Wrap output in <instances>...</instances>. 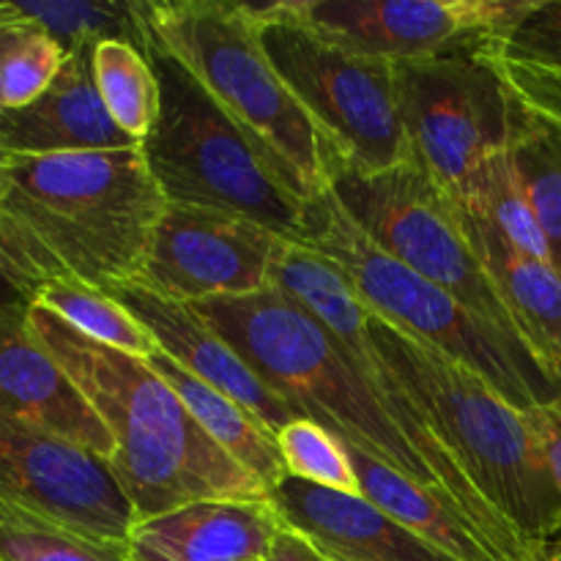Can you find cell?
I'll return each instance as SVG.
<instances>
[{"label":"cell","instance_id":"31","mask_svg":"<svg viewBox=\"0 0 561 561\" xmlns=\"http://www.w3.org/2000/svg\"><path fill=\"white\" fill-rule=\"evenodd\" d=\"M502 60L561 71V0H535L504 38Z\"/></svg>","mask_w":561,"mask_h":561},{"label":"cell","instance_id":"10","mask_svg":"<svg viewBox=\"0 0 561 561\" xmlns=\"http://www.w3.org/2000/svg\"><path fill=\"white\" fill-rule=\"evenodd\" d=\"M274 288L283 290L285 296L296 301L301 310L310 312L329 334L340 343V348L351 356L356 370L370 381L376 394L381 398L383 409L394 420V425L403 431V436L414 444L416 453L431 463L442 485L447 488L455 510L460 518L471 526L480 537H485L499 553L507 561H551V546L546 551H535L520 540L518 531L491 507L469 471L458 463L453 453L438 442L436 433L431 431L422 411L416 409L414 400L403 389V383L389 370L387 359L378 351L376 340L367 323V307L362 305L343 279V274L318 255L310 247L285 244L274 263Z\"/></svg>","mask_w":561,"mask_h":561},{"label":"cell","instance_id":"4","mask_svg":"<svg viewBox=\"0 0 561 561\" xmlns=\"http://www.w3.org/2000/svg\"><path fill=\"white\" fill-rule=\"evenodd\" d=\"M192 307L299 416L318 422L348 447L425 488L460 518L447 488L394 425L370 381L356 370L337 340L290 296L266 288Z\"/></svg>","mask_w":561,"mask_h":561},{"label":"cell","instance_id":"27","mask_svg":"<svg viewBox=\"0 0 561 561\" xmlns=\"http://www.w3.org/2000/svg\"><path fill=\"white\" fill-rule=\"evenodd\" d=\"M455 201H463L469 206L480 208L518 250L551 263L546 236H542L535 211H531L529 201H526V192L520 186L518 173H515L510 151L496 153L485 164H480Z\"/></svg>","mask_w":561,"mask_h":561},{"label":"cell","instance_id":"7","mask_svg":"<svg viewBox=\"0 0 561 561\" xmlns=\"http://www.w3.org/2000/svg\"><path fill=\"white\" fill-rule=\"evenodd\" d=\"M148 60L162 88V110L142 157L164 201L236 214L285 244L307 247L310 203L274 173L179 60L159 49H148Z\"/></svg>","mask_w":561,"mask_h":561},{"label":"cell","instance_id":"33","mask_svg":"<svg viewBox=\"0 0 561 561\" xmlns=\"http://www.w3.org/2000/svg\"><path fill=\"white\" fill-rule=\"evenodd\" d=\"M524 416L526 422H529L531 433H535L537 444H540L542 458H546L548 471H551L553 482H557V491L561 496V398L553 400V403L524 411Z\"/></svg>","mask_w":561,"mask_h":561},{"label":"cell","instance_id":"19","mask_svg":"<svg viewBox=\"0 0 561 561\" xmlns=\"http://www.w3.org/2000/svg\"><path fill=\"white\" fill-rule=\"evenodd\" d=\"M272 502H197L137 520L129 561H266L279 529Z\"/></svg>","mask_w":561,"mask_h":561},{"label":"cell","instance_id":"18","mask_svg":"<svg viewBox=\"0 0 561 561\" xmlns=\"http://www.w3.org/2000/svg\"><path fill=\"white\" fill-rule=\"evenodd\" d=\"M279 520L332 561H458L367 502L285 477L272 493Z\"/></svg>","mask_w":561,"mask_h":561},{"label":"cell","instance_id":"21","mask_svg":"<svg viewBox=\"0 0 561 561\" xmlns=\"http://www.w3.org/2000/svg\"><path fill=\"white\" fill-rule=\"evenodd\" d=\"M151 370L179 394L197 425L208 433L217 447H222L241 469L250 471L268 493L285 480V466L279 458L277 442L272 433L250 414L241 403H236L228 394L217 392L214 387L203 383L201 378L181 370L173 359L159 351L148 359Z\"/></svg>","mask_w":561,"mask_h":561},{"label":"cell","instance_id":"34","mask_svg":"<svg viewBox=\"0 0 561 561\" xmlns=\"http://www.w3.org/2000/svg\"><path fill=\"white\" fill-rule=\"evenodd\" d=\"M38 294V283L14 261L9 247L0 239V307L33 305Z\"/></svg>","mask_w":561,"mask_h":561},{"label":"cell","instance_id":"6","mask_svg":"<svg viewBox=\"0 0 561 561\" xmlns=\"http://www.w3.org/2000/svg\"><path fill=\"white\" fill-rule=\"evenodd\" d=\"M307 214V247L343 274L373 316L469 367L513 409L531 411L561 398V381L537 362L524 340L496 329L449 290L387 255L351 219L332 190L310 201Z\"/></svg>","mask_w":561,"mask_h":561},{"label":"cell","instance_id":"35","mask_svg":"<svg viewBox=\"0 0 561 561\" xmlns=\"http://www.w3.org/2000/svg\"><path fill=\"white\" fill-rule=\"evenodd\" d=\"M266 561H329L316 548V542L307 540L299 529L288 524H279L272 546H268Z\"/></svg>","mask_w":561,"mask_h":561},{"label":"cell","instance_id":"13","mask_svg":"<svg viewBox=\"0 0 561 561\" xmlns=\"http://www.w3.org/2000/svg\"><path fill=\"white\" fill-rule=\"evenodd\" d=\"M0 504L126 557L137 524L104 458L0 416Z\"/></svg>","mask_w":561,"mask_h":561},{"label":"cell","instance_id":"2","mask_svg":"<svg viewBox=\"0 0 561 561\" xmlns=\"http://www.w3.org/2000/svg\"><path fill=\"white\" fill-rule=\"evenodd\" d=\"M31 327L115 444V480L137 520L197 502H272L268 491L208 438L151 365L75 332L42 305Z\"/></svg>","mask_w":561,"mask_h":561},{"label":"cell","instance_id":"25","mask_svg":"<svg viewBox=\"0 0 561 561\" xmlns=\"http://www.w3.org/2000/svg\"><path fill=\"white\" fill-rule=\"evenodd\" d=\"M14 14L27 25L64 44L66 53L85 44L121 38L146 53V16L142 0H36L11 3Z\"/></svg>","mask_w":561,"mask_h":561},{"label":"cell","instance_id":"28","mask_svg":"<svg viewBox=\"0 0 561 561\" xmlns=\"http://www.w3.org/2000/svg\"><path fill=\"white\" fill-rule=\"evenodd\" d=\"M3 5L9 25L0 31V93L5 110H22L53 85L69 53L42 27L22 22L14 5Z\"/></svg>","mask_w":561,"mask_h":561},{"label":"cell","instance_id":"23","mask_svg":"<svg viewBox=\"0 0 561 561\" xmlns=\"http://www.w3.org/2000/svg\"><path fill=\"white\" fill-rule=\"evenodd\" d=\"M93 80L115 126L142 146L162 110V88L148 55L121 38L99 42L93 47Z\"/></svg>","mask_w":561,"mask_h":561},{"label":"cell","instance_id":"9","mask_svg":"<svg viewBox=\"0 0 561 561\" xmlns=\"http://www.w3.org/2000/svg\"><path fill=\"white\" fill-rule=\"evenodd\" d=\"M394 71L411 162L453 197L480 164L510 151L529 115L493 53L411 60Z\"/></svg>","mask_w":561,"mask_h":561},{"label":"cell","instance_id":"12","mask_svg":"<svg viewBox=\"0 0 561 561\" xmlns=\"http://www.w3.org/2000/svg\"><path fill=\"white\" fill-rule=\"evenodd\" d=\"M327 42L383 64L493 53L535 0H279Z\"/></svg>","mask_w":561,"mask_h":561},{"label":"cell","instance_id":"24","mask_svg":"<svg viewBox=\"0 0 561 561\" xmlns=\"http://www.w3.org/2000/svg\"><path fill=\"white\" fill-rule=\"evenodd\" d=\"M33 305H42L44 310L58 316L60 321L69 323L75 332L85 334L93 343L110 345L135 359L148 362L162 351L157 337L137 321L135 312L126 310L115 296L91 288V285L53 279L38 288Z\"/></svg>","mask_w":561,"mask_h":561},{"label":"cell","instance_id":"22","mask_svg":"<svg viewBox=\"0 0 561 561\" xmlns=\"http://www.w3.org/2000/svg\"><path fill=\"white\" fill-rule=\"evenodd\" d=\"M348 455L356 477H359L362 496L376 504V507H381L387 515H392L398 524L414 531L416 537H422L433 548L458 561H507L491 542L482 540L463 518H458L453 510L444 507L425 488L405 480L403 474L392 471L389 466L373 460L362 449L348 447ZM551 561H557V546H553Z\"/></svg>","mask_w":561,"mask_h":561},{"label":"cell","instance_id":"15","mask_svg":"<svg viewBox=\"0 0 561 561\" xmlns=\"http://www.w3.org/2000/svg\"><path fill=\"white\" fill-rule=\"evenodd\" d=\"M31 305L0 307V416L88 449L110 463L115 444L27 318Z\"/></svg>","mask_w":561,"mask_h":561},{"label":"cell","instance_id":"16","mask_svg":"<svg viewBox=\"0 0 561 561\" xmlns=\"http://www.w3.org/2000/svg\"><path fill=\"white\" fill-rule=\"evenodd\" d=\"M110 296L135 312L137 321L157 337L168 359L244 405L272 436H277L288 422L299 420V411L268 389L263 378L241 359L239 351L217 329L208 327L192 305L162 299L137 285H124Z\"/></svg>","mask_w":561,"mask_h":561},{"label":"cell","instance_id":"36","mask_svg":"<svg viewBox=\"0 0 561 561\" xmlns=\"http://www.w3.org/2000/svg\"><path fill=\"white\" fill-rule=\"evenodd\" d=\"M9 25V14H5V5L0 3V31H3V27ZM5 113V107H3V93H0V115Z\"/></svg>","mask_w":561,"mask_h":561},{"label":"cell","instance_id":"1","mask_svg":"<svg viewBox=\"0 0 561 561\" xmlns=\"http://www.w3.org/2000/svg\"><path fill=\"white\" fill-rule=\"evenodd\" d=\"M164 208L142 146L0 157V239L38 288L131 285Z\"/></svg>","mask_w":561,"mask_h":561},{"label":"cell","instance_id":"5","mask_svg":"<svg viewBox=\"0 0 561 561\" xmlns=\"http://www.w3.org/2000/svg\"><path fill=\"white\" fill-rule=\"evenodd\" d=\"M378 351L438 442L469 471L491 507L526 546L546 551L561 535V496L526 422L477 373L367 310Z\"/></svg>","mask_w":561,"mask_h":561},{"label":"cell","instance_id":"3","mask_svg":"<svg viewBox=\"0 0 561 561\" xmlns=\"http://www.w3.org/2000/svg\"><path fill=\"white\" fill-rule=\"evenodd\" d=\"M142 16L146 55L159 49L179 60L301 201L332 190L343 159L274 69L255 5L142 0Z\"/></svg>","mask_w":561,"mask_h":561},{"label":"cell","instance_id":"30","mask_svg":"<svg viewBox=\"0 0 561 561\" xmlns=\"http://www.w3.org/2000/svg\"><path fill=\"white\" fill-rule=\"evenodd\" d=\"M0 561H126V557L0 504Z\"/></svg>","mask_w":561,"mask_h":561},{"label":"cell","instance_id":"38","mask_svg":"<svg viewBox=\"0 0 561 561\" xmlns=\"http://www.w3.org/2000/svg\"><path fill=\"white\" fill-rule=\"evenodd\" d=\"M329 561H332V559H329Z\"/></svg>","mask_w":561,"mask_h":561},{"label":"cell","instance_id":"11","mask_svg":"<svg viewBox=\"0 0 561 561\" xmlns=\"http://www.w3.org/2000/svg\"><path fill=\"white\" fill-rule=\"evenodd\" d=\"M332 192L351 219L387 255L449 290L471 312L520 340L507 307L493 290L471 247L458 203L420 164L405 162L381 173L340 168Z\"/></svg>","mask_w":561,"mask_h":561},{"label":"cell","instance_id":"37","mask_svg":"<svg viewBox=\"0 0 561 561\" xmlns=\"http://www.w3.org/2000/svg\"><path fill=\"white\" fill-rule=\"evenodd\" d=\"M126 561H129V559H126Z\"/></svg>","mask_w":561,"mask_h":561},{"label":"cell","instance_id":"8","mask_svg":"<svg viewBox=\"0 0 561 561\" xmlns=\"http://www.w3.org/2000/svg\"><path fill=\"white\" fill-rule=\"evenodd\" d=\"M255 9L274 69L343 159V168L381 173L411 162L394 64L327 42L294 20L279 0Z\"/></svg>","mask_w":561,"mask_h":561},{"label":"cell","instance_id":"29","mask_svg":"<svg viewBox=\"0 0 561 561\" xmlns=\"http://www.w3.org/2000/svg\"><path fill=\"white\" fill-rule=\"evenodd\" d=\"M274 442H277L279 458H283L288 477L334 493L362 496L359 477L351 463L348 447L332 431L307 420V416H299V420L288 422L274 436Z\"/></svg>","mask_w":561,"mask_h":561},{"label":"cell","instance_id":"20","mask_svg":"<svg viewBox=\"0 0 561 561\" xmlns=\"http://www.w3.org/2000/svg\"><path fill=\"white\" fill-rule=\"evenodd\" d=\"M458 203L471 247L507 307L520 340L542 367L561 381V274L548 261L526 255L480 208Z\"/></svg>","mask_w":561,"mask_h":561},{"label":"cell","instance_id":"17","mask_svg":"<svg viewBox=\"0 0 561 561\" xmlns=\"http://www.w3.org/2000/svg\"><path fill=\"white\" fill-rule=\"evenodd\" d=\"M93 47L85 44L69 49L64 69L36 102L0 115V157H49L140 146L115 126L99 96Z\"/></svg>","mask_w":561,"mask_h":561},{"label":"cell","instance_id":"26","mask_svg":"<svg viewBox=\"0 0 561 561\" xmlns=\"http://www.w3.org/2000/svg\"><path fill=\"white\" fill-rule=\"evenodd\" d=\"M510 159L546 236L551 266L561 274V124L529 107L518 137L510 146Z\"/></svg>","mask_w":561,"mask_h":561},{"label":"cell","instance_id":"32","mask_svg":"<svg viewBox=\"0 0 561 561\" xmlns=\"http://www.w3.org/2000/svg\"><path fill=\"white\" fill-rule=\"evenodd\" d=\"M504 75H507L513 91L518 93L535 113L561 124V71L504 64Z\"/></svg>","mask_w":561,"mask_h":561},{"label":"cell","instance_id":"14","mask_svg":"<svg viewBox=\"0 0 561 561\" xmlns=\"http://www.w3.org/2000/svg\"><path fill=\"white\" fill-rule=\"evenodd\" d=\"M285 241L252 219L168 203L131 285L181 305L274 288Z\"/></svg>","mask_w":561,"mask_h":561}]
</instances>
